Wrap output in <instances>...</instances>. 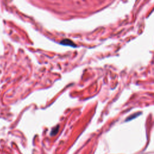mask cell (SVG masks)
Listing matches in <instances>:
<instances>
[{
  "label": "cell",
  "mask_w": 154,
  "mask_h": 154,
  "mask_svg": "<svg viewBox=\"0 0 154 154\" xmlns=\"http://www.w3.org/2000/svg\"><path fill=\"white\" fill-rule=\"evenodd\" d=\"M61 45H66V46H69V47H76V45H75L74 43H73L72 41H71L69 39H64V40H61L60 42Z\"/></svg>",
  "instance_id": "1"
},
{
  "label": "cell",
  "mask_w": 154,
  "mask_h": 154,
  "mask_svg": "<svg viewBox=\"0 0 154 154\" xmlns=\"http://www.w3.org/2000/svg\"><path fill=\"white\" fill-rule=\"evenodd\" d=\"M59 125L56 126V127L53 128V129H52V131H51V133H50L51 136H55V135L57 134L58 131H59Z\"/></svg>",
  "instance_id": "2"
}]
</instances>
